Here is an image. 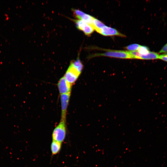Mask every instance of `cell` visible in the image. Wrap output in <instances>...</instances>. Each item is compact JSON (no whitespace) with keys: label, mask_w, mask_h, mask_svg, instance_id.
<instances>
[{"label":"cell","mask_w":167,"mask_h":167,"mask_svg":"<svg viewBox=\"0 0 167 167\" xmlns=\"http://www.w3.org/2000/svg\"><path fill=\"white\" fill-rule=\"evenodd\" d=\"M66 132V120L61 119L53 131L52 140L62 143L65 139Z\"/></svg>","instance_id":"cell-1"},{"label":"cell","mask_w":167,"mask_h":167,"mask_svg":"<svg viewBox=\"0 0 167 167\" xmlns=\"http://www.w3.org/2000/svg\"><path fill=\"white\" fill-rule=\"evenodd\" d=\"M106 50L108 51L105 53L95 54L91 55L89 57L104 56L121 58H134L133 56L130 54L129 51Z\"/></svg>","instance_id":"cell-2"},{"label":"cell","mask_w":167,"mask_h":167,"mask_svg":"<svg viewBox=\"0 0 167 167\" xmlns=\"http://www.w3.org/2000/svg\"><path fill=\"white\" fill-rule=\"evenodd\" d=\"M81 73L71 62L63 76L68 82L72 85L77 81Z\"/></svg>","instance_id":"cell-3"},{"label":"cell","mask_w":167,"mask_h":167,"mask_svg":"<svg viewBox=\"0 0 167 167\" xmlns=\"http://www.w3.org/2000/svg\"><path fill=\"white\" fill-rule=\"evenodd\" d=\"M71 93L60 95L61 104V119L66 120L67 111L69 105Z\"/></svg>","instance_id":"cell-4"},{"label":"cell","mask_w":167,"mask_h":167,"mask_svg":"<svg viewBox=\"0 0 167 167\" xmlns=\"http://www.w3.org/2000/svg\"><path fill=\"white\" fill-rule=\"evenodd\" d=\"M75 22L77 28L82 31L84 34L89 36L94 32V29L90 24L84 21L79 19H72Z\"/></svg>","instance_id":"cell-5"},{"label":"cell","mask_w":167,"mask_h":167,"mask_svg":"<svg viewBox=\"0 0 167 167\" xmlns=\"http://www.w3.org/2000/svg\"><path fill=\"white\" fill-rule=\"evenodd\" d=\"M57 86L60 95L71 92L72 85L68 82L64 76L59 79Z\"/></svg>","instance_id":"cell-6"},{"label":"cell","mask_w":167,"mask_h":167,"mask_svg":"<svg viewBox=\"0 0 167 167\" xmlns=\"http://www.w3.org/2000/svg\"><path fill=\"white\" fill-rule=\"evenodd\" d=\"M72 11L76 19L83 20L92 26L94 17L79 9H72Z\"/></svg>","instance_id":"cell-7"},{"label":"cell","mask_w":167,"mask_h":167,"mask_svg":"<svg viewBox=\"0 0 167 167\" xmlns=\"http://www.w3.org/2000/svg\"><path fill=\"white\" fill-rule=\"evenodd\" d=\"M96 31L97 32L105 36H117L122 37L126 36L125 35L120 33L116 29L106 26Z\"/></svg>","instance_id":"cell-8"},{"label":"cell","mask_w":167,"mask_h":167,"mask_svg":"<svg viewBox=\"0 0 167 167\" xmlns=\"http://www.w3.org/2000/svg\"><path fill=\"white\" fill-rule=\"evenodd\" d=\"M62 143L52 140L50 145V149L52 156L55 155L60 152L62 148Z\"/></svg>","instance_id":"cell-9"},{"label":"cell","mask_w":167,"mask_h":167,"mask_svg":"<svg viewBox=\"0 0 167 167\" xmlns=\"http://www.w3.org/2000/svg\"><path fill=\"white\" fill-rule=\"evenodd\" d=\"M160 55L158 53L150 51L145 55H140L139 59L144 60H154L159 59Z\"/></svg>","instance_id":"cell-10"},{"label":"cell","mask_w":167,"mask_h":167,"mask_svg":"<svg viewBox=\"0 0 167 167\" xmlns=\"http://www.w3.org/2000/svg\"><path fill=\"white\" fill-rule=\"evenodd\" d=\"M105 26V25L102 22L94 17L92 26L94 30L96 31L98 29L101 28Z\"/></svg>","instance_id":"cell-11"},{"label":"cell","mask_w":167,"mask_h":167,"mask_svg":"<svg viewBox=\"0 0 167 167\" xmlns=\"http://www.w3.org/2000/svg\"><path fill=\"white\" fill-rule=\"evenodd\" d=\"M71 62L79 71L82 72L84 66L79 57L76 60L72 61Z\"/></svg>","instance_id":"cell-12"},{"label":"cell","mask_w":167,"mask_h":167,"mask_svg":"<svg viewBox=\"0 0 167 167\" xmlns=\"http://www.w3.org/2000/svg\"><path fill=\"white\" fill-rule=\"evenodd\" d=\"M138 51L141 55H145L148 54L150 51L148 47L145 46L140 45Z\"/></svg>","instance_id":"cell-13"},{"label":"cell","mask_w":167,"mask_h":167,"mask_svg":"<svg viewBox=\"0 0 167 167\" xmlns=\"http://www.w3.org/2000/svg\"><path fill=\"white\" fill-rule=\"evenodd\" d=\"M140 46V45L139 44H134L128 45V46L125 47L124 48L129 50V51H136L137 50H138Z\"/></svg>","instance_id":"cell-14"},{"label":"cell","mask_w":167,"mask_h":167,"mask_svg":"<svg viewBox=\"0 0 167 167\" xmlns=\"http://www.w3.org/2000/svg\"><path fill=\"white\" fill-rule=\"evenodd\" d=\"M159 59L167 62V53L160 55Z\"/></svg>","instance_id":"cell-15"},{"label":"cell","mask_w":167,"mask_h":167,"mask_svg":"<svg viewBox=\"0 0 167 167\" xmlns=\"http://www.w3.org/2000/svg\"><path fill=\"white\" fill-rule=\"evenodd\" d=\"M159 53L165 54L167 53V43L162 48L159 52Z\"/></svg>","instance_id":"cell-16"}]
</instances>
